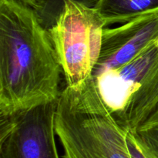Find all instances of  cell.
Segmentation results:
<instances>
[{"mask_svg": "<svg viewBox=\"0 0 158 158\" xmlns=\"http://www.w3.org/2000/svg\"><path fill=\"white\" fill-rule=\"evenodd\" d=\"M86 6L96 8L100 0H73ZM34 11L42 24L47 29L55 24L64 9V0H35Z\"/></svg>", "mask_w": 158, "mask_h": 158, "instance_id": "9", "label": "cell"}, {"mask_svg": "<svg viewBox=\"0 0 158 158\" xmlns=\"http://www.w3.org/2000/svg\"><path fill=\"white\" fill-rule=\"evenodd\" d=\"M56 105L57 101L52 102L1 117L0 158H60Z\"/></svg>", "mask_w": 158, "mask_h": 158, "instance_id": "5", "label": "cell"}, {"mask_svg": "<svg viewBox=\"0 0 158 158\" xmlns=\"http://www.w3.org/2000/svg\"><path fill=\"white\" fill-rule=\"evenodd\" d=\"M157 39L158 9L142 14L117 27H105L93 77L129 63Z\"/></svg>", "mask_w": 158, "mask_h": 158, "instance_id": "6", "label": "cell"}, {"mask_svg": "<svg viewBox=\"0 0 158 158\" xmlns=\"http://www.w3.org/2000/svg\"><path fill=\"white\" fill-rule=\"evenodd\" d=\"M19 1L24 3V4L26 5V6L31 7L33 10L35 9V5H36V3H35V0H19Z\"/></svg>", "mask_w": 158, "mask_h": 158, "instance_id": "11", "label": "cell"}, {"mask_svg": "<svg viewBox=\"0 0 158 158\" xmlns=\"http://www.w3.org/2000/svg\"><path fill=\"white\" fill-rule=\"evenodd\" d=\"M64 2L63 12L48 30L66 86L75 88L93 77L106 26L96 8L73 0Z\"/></svg>", "mask_w": 158, "mask_h": 158, "instance_id": "4", "label": "cell"}, {"mask_svg": "<svg viewBox=\"0 0 158 158\" xmlns=\"http://www.w3.org/2000/svg\"><path fill=\"white\" fill-rule=\"evenodd\" d=\"M131 133L140 148L153 158H158V106L151 117Z\"/></svg>", "mask_w": 158, "mask_h": 158, "instance_id": "8", "label": "cell"}, {"mask_svg": "<svg viewBox=\"0 0 158 158\" xmlns=\"http://www.w3.org/2000/svg\"><path fill=\"white\" fill-rule=\"evenodd\" d=\"M105 26L123 24L129 20L158 9V0H100L96 6Z\"/></svg>", "mask_w": 158, "mask_h": 158, "instance_id": "7", "label": "cell"}, {"mask_svg": "<svg viewBox=\"0 0 158 158\" xmlns=\"http://www.w3.org/2000/svg\"><path fill=\"white\" fill-rule=\"evenodd\" d=\"M55 128L63 158H132L127 132L100 97L94 77L60 93Z\"/></svg>", "mask_w": 158, "mask_h": 158, "instance_id": "2", "label": "cell"}, {"mask_svg": "<svg viewBox=\"0 0 158 158\" xmlns=\"http://www.w3.org/2000/svg\"><path fill=\"white\" fill-rule=\"evenodd\" d=\"M94 78L117 123L133 132L158 106V39L129 63Z\"/></svg>", "mask_w": 158, "mask_h": 158, "instance_id": "3", "label": "cell"}, {"mask_svg": "<svg viewBox=\"0 0 158 158\" xmlns=\"http://www.w3.org/2000/svg\"><path fill=\"white\" fill-rule=\"evenodd\" d=\"M61 65L35 11L19 0H0V116L57 101Z\"/></svg>", "mask_w": 158, "mask_h": 158, "instance_id": "1", "label": "cell"}, {"mask_svg": "<svg viewBox=\"0 0 158 158\" xmlns=\"http://www.w3.org/2000/svg\"><path fill=\"white\" fill-rule=\"evenodd\" d=\"M127 142L128 148L132 158H153L148 154L143 151V150L140 148L134 137L131 135V133H127Z\"/></svg>", "mask_w": 158, "mask_h": 158, "instance_id": "10", "label": "cell"}]
</instances>
